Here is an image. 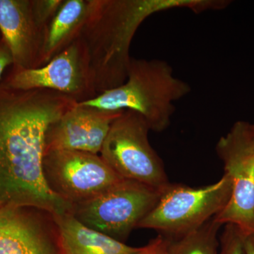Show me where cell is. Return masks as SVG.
I'll list each match as a JSON object with an SVG mask.
<instances>
[{"mask_svg":"<svg viewBox=\"0 0 254 254\" xmlns=\"http://www.w3.org/2000/svg\"><path fill=\"white\" fill-rule=\"evenodd\" d=\"M77 103L51 90L21 91L0 83V209L69 213L71 205L47 186L42 165L47 130Z\"/></svg>","mask_w":254,"mask_h":254,"instance_id":"6da1fadb","label":"cell"},{"mask_svg":"<svg viewBox=\"0 0 254 254\" xmlns=\"http://www.w3.org/2000/svg\"><path fill=\"white\" fill-rule=\"evenodd\" d=\"M185 8L200 14L219 10L217 0H88L78 35L98 95L127 81L130 47L146 18L168 10Z\"/></svg>","mask_w":254,"mask_h":254,"instance_id":"7a4b0ae2","label":"cell"},{"mask_svg":"<svg viewBox=\"0 0 254 254\" xmlns=\"http://www.w3.org/2000/svg\"><path fill=\"white\" fill-rule=\"evenodd\" d=\"M190 91V85L175 76L165 60L131 58L125 83L80 103L108 111L133 110L145 119L150 131L162 132L170 127L175 103Z\"/></svg>","mask_w":254,"mask_h":254,"instance_id":"3957f363","label":"cell"},{"mask_svg":"<svg viewBox=\"0 0 254 254\" xmlns=\"http://www.w3.org/2000/svg\"><path fill=\"white\" fill-rule=\"evenodd\" d=\"M231 193L232 182L226 174L213 185L200 188L169 184L138 228L151 229L178 238L218 215Z\"/></svg>","mask_w":254,"mask_h":254,"instance_id":"277c9868","label":"cell"},{"mask_svg":"<svg viewBox=\"0 0 254 254\" xmlns=\"http://www.w3.org/2000/svg\"><path fill=\"white\" fill-rule=\"evenodd\" d=\"M161 191L123 179L95 198L72 205L70 213L89 228L123 242L153 210Z\"/></svg>","mask_w":254,"mask_h":254,"instance_id":"5b68a950","label":"cell"},{"mask_svg":"<svg viewBox=\"0 0 254 254\" xmlns=\"http://www.w3.org/2000/svg\"><path fill=\"white\" fill-rule=\"evenodd\" d=\"M145 119L125 110L110 127L100 155L119 176L163 190L169 182L163 161L149 142Z\"/></svg>","mask_w":254,"mask_h":254,"instance_id":"8992f818","label":"cell"},{"mask_svg":"<svg viewBox=\"0 0 254 254\" xmlns=\"http://www.w3.org/2000/svg\"><path fill=\"white\" fill-rule=\"evenodd\" d=\"M43 175L50 190L72 206L91 200L123 180L100 155L77 150H49Z\"/></svg>","mask_w":254,"mask_h":254,"instance_id":"52a82bcc","label":"cell"},{"mask_svg":"<svg viewBox=\"0 0 254 254\" xmlns=\"http://www.w3.org/2000/svg\"><path fill=\"white\" fill-rule=\"evenodd\" d=\"M232 182L230 200L213 219L220 225H236L245 235L254 234V152L245 122H237L216 148Z\"/></svg>","mask_w":254,"mask_h":254,"instance_id":"ba28073f","label":"cell"},{"mask_svg":"<svg viewBox=\"0 0 254 254\" xmlns=\"http://www.w3.org/2000/svg\"><path fill=\"white\" fill-rule=\"evenodd\" d=\"M2 83L21 91L51 90L77 103L98 94L92 81L86 54L78 39L44 66L31 69H13Z\"/></svg>","mask_w":254,"mask_h":254,"instance_id":"9c48e42d","label":"cell"},{"mask_svg":"<svg viewBox=\"0 0 254 254\" xmlns=\"http://www.w3.org/2000/svg\"><path fill=\"white\" fill-rule=\"evenodd\" d=\"M55 215L33 206L0 209V254H65Z\"/></svg>","mask_w":254,"mask_h":254,"instance_id":"30bf717a","label":"cell"},{"mask_svg":"<svg viewBox=\"0 0 254 254\" xmlns=\"http://www.w3.org/2000/svg\"><path fill=\"white\" fill-rule=\"evenodd\" d=\"M124 111H108L78 103L46 131L45 153L77 150L99 155L110 127Z\"/></svg>","mask_w":254,"mask_h":254,"instance_id":"8fae6325","label":"cell"},{"mask_svg":"<svg viewBox=\"0 0 254 254\" xmlns=\"http://www.w3.org/2000/svg\"><path fill=\"white\" fill-rule=\"evenodd\" d=\"M46 31L35 17L33 0H0V34L12 57L11 68L40 67Z\"/></svg>","mask_w":254,"mask_h":254,"instance_id":"7c38bea8","label":"cell"},{"mask_svg":"<svg viewBox=\"0 0 254 254\" xmlns=\"http://www.w3.org/2000/svg\"><path fill=\"white\" fill-rule=\"evenodd\" d=\"M55 215L65 254H136L141 249L89 228L70 213Z\"/></svg>","mask_w":254,"mask_h":254,"instance_id":"4fadbf2b","label":"cell"},{"mask_svg":"<svg viewBox=\"0 0 254 254\" xmlns=\"http://www.w3.org/2000/svg\"><path fill=\"white\" fill-rule=\"evenodd\" d=\"M88 0H64L46 31L40 66H44L77 39Z\"/></svg>","mask_w":254,"mask_h":254,"instance_id":"5bb4252c","label":"cell"},{"mask_svg":"<svg viewBox=\"0 0 254 254\" xmlns=\"http://www.w3.org/2000/svg\"><path fill=\"white\" fill-rule=\"evenodd\" d=\"M221 226L213 218L176 240H170V254H217L218 232Z\"/></svg>","mask_w":254,"mask_h":254,"instance_id":"9a60e30c","label":"cell"},{"mask_svg":"<svg viewBox=\"0 0 254 254\" xmlns=\"http://www.w3.org/2000/svg\"><path fill=\"white\" fill-rule=\"evenodd\" d=\"M245 237L236 225L227 224L222 232L220 254H245Z\"/></svg>","mask_w":254,"mask_h":254,"instance_id":"2e32d148","label":"cell"},{"mask_svg":"<svg viewBox=\"0 0 254 254\" xmlns=\"http://www.w3.org/2000/svg\"><path fill=\"white\" fill-rule=\"evenodd\" d=\"M64 0H33V9L36 21L45 29L58 13Z\"/></svg>","mask_w":254,"mask_h":254,"instance_id":"e0dca14e","label":"cell"},{"mask_svg":"<svg viewBox=\"0 0 254 254\" xmlns=\"http://www.w3.org/2000/svg\"><path fill=\"white\" fill-rule=\"evenodd\" d=\"M170 239L160 235L150 241L148 245L141 247L136 254H170Z\"/></svg>","mask_w":254,"mask_h":254,"instance_id":"ac0fdd59","label":"cell"},{"mask_svg":"<svg viewBox=\"0 0 254 254\" xmlns=\"http://www.w3.org/2000/svg\"><path fill=\"white\" fill-rule=\"evenodd\" d=\"M13 60L7 45L2 38H0V83L6 68L12 66Z\"/></svg>","mask_w":254,"mask_h":254,"instance_id":"d6986e66","label":"cell"},{"mask_svg":"<svg viewBox=\"0 0 254 254\" xmlns=\"http://www.w3.org/2000/svg\"><path fill=\"white\" fill-rule=\"evenodd\" d=\"M245 254H254V234L245 235Z\"/></svg>","mask_w":254,"mask_h":254,"instance_id":"ffe728a7","label":"cell"},{"mask_svg":"<svg viewBox=\"0 0 254 254\" xmlns=\"http://www.w3.org/2000/svg\"><path fill=\"white\" fill-rule=\"evenodd\" d=\"M245 127L247 138L254 152V125L245 122Z\"/></svg>","mask_w":254,"mask_h":254,"instance_id":"44dd1931","label":"cell"},{"mask_svg":"<svg viewBox=\"0 0 254 254\" xmlns=\"http://www.w3.org/2000/svg\"><path fill=\"white\" fill-rule=\"evenodd\" d=\"M0 38H1V34H0Z\"/></svg>","mask_w":254,"mask_h":254,"instance_id":"7402d4cb","label":"cell"}]
</instances>
